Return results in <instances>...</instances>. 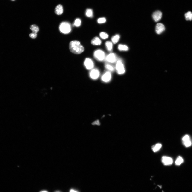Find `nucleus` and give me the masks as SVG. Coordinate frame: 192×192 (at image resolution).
Masks as SVG:
<instances>
[{"label":"nucleus","instance_id":"nucleus-8","mask_svg":"<svg viewBox=\"0 0 192 192\" xmlns=\"http://www.w3.org/2000/svg\"><path fill=\"white\" fill-rule=\"evenodd\" d=\"M112 75L110 71H107L104 73L102 76L101 79L104 82H110L112 79Z\"/></svg>","mask_w":192,"mask_h":192},{"label":"nucleus","instance_id":"nucleus-29","mask_svg":"<svg viewBox=\"0 0 192 192\" xmlns=\"http://www.w3.org/2000/svg\"><path fill=\"white\" fill-rule=\"evenodd\" d=\"M70 192H79L76 191L72 189L70 190Z\"/></svg>","mask_w":192,"mask_h":192},{"label":"nucleus","instance_id":"nucleus-16","mask_svg":"<svg viewBox=\"0 0 192 192\" xmlns=\"http://www.w3.org/2000/svg\"><path fill=\"white\" fill-rule=\"evenodd\" d=\"M120 38V35H119L117 34L112 37L111 40L113 44H116L119 41Z\"/></svg>","mask_w":192,"mask_h":192},{"label":"nucleus","instance_id":"nucleus-4","mask_svg":"<svg viewBox=\"0 0 192 192\" xmlns=\"http://www.w3.org/2000/svg\"><path fill=\"white\" fill-rule=\"evenodd\" d=\"M115 68L117 73L119 74H122L125 71L124 64L121 60H117L116 65Z\"/></svg>","mask_w":192,"mask_h":192},{"label":"nucleus","instance_id":"nucleus-2","mask_svg":"<svg viewBox=\"0 0 192 192\" xmlns=\"http://www.w3.org/2000/svg\"><path fill=\"white\" fill-rule=\"evenodd\" d=\"M59 29L60 31L63 34H68L71 30V27L69 23L66 22H63L60 25Z\"/></svg>","mask_w":192,"mask_h":192},{"label":"nucleus","instance_id":"nucleus-3","mask_svg":"<svg viewBox=\"0 0 192 192\" xmlns=\"http://www.w3.org/2000/svg\"><path fill=\"white\" fill-rule=\"evenodd\" d=\"M94 56L96 60L99 61H103L105 58V53L101 49H97L95 51Z\"/></svg>","mask_w":192,"mask_h":192},{"label":"nucleus","instance_id":"nucleus-30","mask_svg":"<svg viewBox=\"0 0 192 192\" xmlns=\"http://www.w3.org/2000/svg\"><path fill=\"white\" fill-rule=\"evenodd\" d=\"M40 192H48V191H40Z\"/></svg>","mask_w":192,"mask_h":192},{"label":"nucleus","instance_id":"nucleus-22","mask_svg":"<svg viewBox=\"0 0 192 192\" xmlns=\"http://www.w3.org/2000/svg\"><path fill=\"white\" fill-rule=\"evenodd\" d=\"M105 67L110 72H113L115 70V68L113 66L109 64H106L105 65Z\"/></svg>","mask_w":192,"mask_h":192},{"label":"nucleus","instance_id":"nucleus-10","mask_svg":"<svg viewBox=\"0 0 192 192\" xmlns=\"http://www.w3.org/2000/svg\"><path fill=\"white\" fill-rule=\"evenodd\" d=\"M165 30V27L164 25L161 23H159L156 25V32L157 34H161Z\"/></svg>","mask_w":192,"mask_h":192},{"label":"nucleus","instance_id":"nucleus-32","mask_svg":"<svg viewBox=\"0 0 192 192\" xmlns=\"http://www.w3.org/2000/svg\"></svg>","mask_w":192,"mask_h":192},{"label":"nucleus","instance_id":"nucleus-14","mask_svg":"<svg viewBox=\"0 0 192 192\" xmlns=\"http://www.w3.org/2000/svg\"><path fill=\"white\" fill-rule=\"evenodd\" d=\"M105 45L108 51L110 52H112L113 48L112 43L110 41H108L105 42Z\"/></svg>","mask_w":192,"mask_h":192},{"label":"nucleus","instance_id":"nucleus-1","mask_svg":"<svg viewBox=\"0 0 192 192\" xmlns=\"http://www.w3.org/2000/svg\"><path fill=\"white\" fill-rule=\"evenodd\" d=\"M69 48L70 52L76 54H81L84 51V47L77 40L71 41L69 44Z\"/></svg>","mask_w":192,"mask_h":192},{"label":"nucleus","instance_id":"nucleus-31","mask_svg":"<svg viewBox=\"0 0 192 192\" xmlns=\"http://www.w3.org/2000/svg\"><path fill=\"white\" fill-rule=\"evenodd\" d=\"M12 0V1H14V0Z\"/></svg>","mask_w":192,"mask_h":192},{"label":"nucleus","instance_id":"nucleus-24","mask_svg":"<svg viewBox=\"0 0 192 192\" xmlns=\"http://www.w3.org/2000/svg\"><path fill=\"white\" fill-rule=\"evenodd\" d=\"M99 36L104 39H107L109 35L107 33L105 32H101L99 34Z\"/></svg>","mask_w":192,"mask_h":192},{"label":"nucleus","instance_id":"nucleus-9","mask_svg":"<svg viewBox=\"0 0 192 192\" xmlns=\"http://www.w3.org/2000/svg\"><path fill=\"white\" fill-rule=\"evenodd\" d=\"M161 161L163 164L165 166L171 165L173 162V160L171 158L166 156H163Z\"/></svg>","mask_w":192,"mask_h":192},{"label":"nucleus","instance_id":"nucleus-5","mask_svg":"<svg viewBox=\"0 0 192 192\" xmlns=\"http://www.w3.org/2000/svg\"><path fill=\"white\" fill-rule=\"evenodd\" d=\"M100 75V73L99 71L96 68L92 69L89 73L90 77L93 80L98 79Z\"/></svg>","mask_w":192,"mask_h":192},{"label":"nucleus","instance_id":"nucleus-19","mask_svg":"<svg viewBox=\"0 0 192 192\" xmlns=\"http://www.w3.org/2000/svg\"><path fill=\"white\" fill-rule=\"evenodd\" d=\"M30 29L33 32L37 33L39 32V28L38 26L35 25H33L30 26Z\"/></svg>","mask_w":192,"mask_h":192},{"label":"nucleus","instance_id":"nucleus-11","mask_svg":"<svg viewBox=\"0 0 192 192\" xmlns=\"http://www.w3.org/2000/svg\"><path fill=\"white\" fill-rule=\"evenodd\" d=\"M162 16V13L159 11H156L153 14L152 17L153 18L156 22H157L160 21Z\"/></svg>","mask_w":192,"mask_h":192},{"label":"nucleus","instance_id":"nucleus-18","mask_svg":"<svg viewBox=\"0 0 192 192\" xmlns=\"http://www.w3.org/2000/svg\"><path fill=\"white\" fill-rule=\"evenodd\" d=\"M185 17L186 20L191 21L192 20V13L189 11L185 14Z\"/></svg>","mask_w":192,"mask_h":192},{"label":"nucleus","instance_id":"nucleus-15","mask_svg":"<svg viewBox=\"0 0 192 192\" xmlns=\"http://www.w3.org/2000/svg\"><path fill=\"white\" fill-rule=\"evenodd\" d=\"M162 146V145L161 144L158 143L155 144L152 146V150L154 152H157L160 150Z\"/></svg>","mask_w":192,"mask_h":192},{"label":"nucleus","instance_id":"nucleus-7","mask_svg":"<svg viewBox=\"0 0 192 192\" xmlns=\"http://www.w3.org/2000/svg\"><path fill=\"white\" fill-rule=\"evenodd\" d=\"M105 59L107 61L110 63L116 62L117 60V56L114 53H111L106 57Z\"/></svg>","mask_w":192,"mask_h":192},{"label":"nucleus","instance_id":"nucleus-12","mask_svg":"<svg viewBox=\"0 0 192 192\" xmlns=\"http://www.w3.org/2000/svg\"><path fill=\"white\" fill-rule=\"evenodd\" d=\"M63 7L61 5H58L56 6L55 9V12L56 15H60L63 13Z\"/></svg>","mask_w":192,"mask_h":192},{"label":"nucleus","instance_id":"nucleus-25","mask_svg":"<svg viewBox=\"0 0 192 192\" xmlns=\"http://www.w3.org/2000/svg\"><path fill=\"white\" fill-rule=\"evenodd\" d=\"M184 144L185 146L186 147H188L191 146L192 143L190 140L184 142Z\"/></svg>","mask_w":192,"mask_h":192},{"label":"nucleus","instance_id":"nucleus-27","mask_svg":"<svg viewBox=\"0 0 192 192\" xmlns=\"http://www.w3.org/2000/svg\"><path fill=\"white\" fill-rule=\"evenodd\" d=\"M30 37L32 39H34L36 38L37 36V33L32 32L29 35Z\"/></svg>","mask_w":192,"mask_h":192},{"label":"nucleus","instance_id":"nucleus-13","mask_svg":"<svg viewBox=\"0 0 192 192\" xmlns=\"http://www.w3.org/2000/svg\"><path fill=\"white\" fill-rule=\"evenodd\" d=\"M101 43V40L97 37H94L91 41V43L93 45H100Z\"/></svg>","mask_w":192,"mask_h":192},{"label":"nucleus","instance_id":"nucleus-26","mask_svg":"<svg viewBox=\"0 0 192 192\" xmlns=\"http://www.w3.org/2000/svg\"><path fill=\"white\" fill-rule=\"evenodd\" d=\"M106 20L105 18L103 17L99 18L97 20V22L101 24L106 22Z\"/></svg>","mask_w":192,"mask_h":192},{"label":"nucleus","instance_id":"nucleus-6","mask_svg":"<svg viewBox=\"0 0 192 192\" xmlns=\"http://www.w3.org/2000/svg\"><path fill=\"white\" fill-rule=\"evenodd\" d=\"M84 64L87 69L91 70L93 69L94 66L93 61L91 59L89 58H87L85 59Z\"/></svg>","mask_w":192,"mask_h":192},{"label":"nucleus","instance_id":"nucleus-17","mask_svg":"<svg viewBox=\"0 0 192 192\" xmlns=\"http://www.w3.org/2000/svg\"><path fill=\"white\" fill-rule=\"evenodd\" d=\"M118 49L120 51H127L128 50L129 48L125 45L119 44L118 46Z\"/></svg>","mask_w":192,"mask_h":192},{"label":"nucleus","instance_id":"nucleus-28","mask_svg":"<svg viewBox=\"0 0 192 192\" xmlns=\"http://www.w3.org/2000/svg\"><path fill=\"white\" fill-rule=\"evenodd\" d=\"M190 140V137L189 135H186L184 136L182 139V140L183 142Z\"/></svg>","mask_w":192,"mask_h":192},{"label":"nucleus","instance_id":"nucleus-20","mask_svg":"<svg viewBox=\"0 0 192 192\" xmlns=\"http://www.w3.org/2000/svg\"><path fill=\"white\" fill-rule=\"evenodd\" d=\"M184 162V160L180 156L178 157L175 161V164L177 166H179L181 165Z\"/></svg>","mask_w":192,"mask_h":192},{"label":"nucleus","instance_id":"nucleus-21","mask_svg":"<svg viewBox=\"0 0 192 192\" xmlns=\"http://www.w3.org/2000/svg\"><path fill=\"white\" fill-rule=\"evenodd\" d=\"M86 16L89 17H92L93 16V11L91 9H87L86 11Z\"/></svg>","mask_w":192,"mask_h":192},{"label":"nucleus","instance_id":"nucleus-23","mask_svg":"<svg viewBox=\"0 0 192 192\" xmlns=\"http://www.w3.org/2000/svg\"><path fill=\"white\" fill-rule=\"evenodd\" d=\"M81 20L79 18H77L75 20L73 25L75 26L78 27L81 25Z\"/></svg>","mask_w":192,"mask_h":192}]
</instances>
